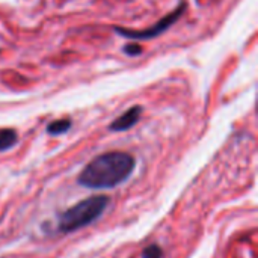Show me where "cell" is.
<instances>
[{
  "mask_svg": "<svg viewBox=\"0 0 258 258\" xmlns=\"http://www.w3.org/2000/svg\"><path fill=\"white\" fill-rule=\"evenodd\" d=\"M136 160L124 151L104 153L91 160L79 175V184L86 189H113L124 183L135 171Z\"/></svg>",
  "mask_w": 258,
  "mask_h": 258,
  "instance_id": "cell-1",
  "label": "cell"
},
{
  "mask_svg": "<svg viewBox=\"0 0 258 258\" xmlns=\"http://www.w3.org/2000/svg\"><path fill=\"white\" fill-rule=\"evenodd\" d=\"M107 206H109L107 197H92L80 201L79 204L65 210L59 216V222H57L59 231L73 233L91 225L103 215Z\"/></svg>",
  "mask_w": 258,
  "mask_h": 258,
  "instance_id": "cell-2",
  "label": "cell"
},
{
  "mask_svg": "<svg viewBox=\"0 0 258 258\" xmlns=\"http://www.w3.org/2000/svg\"><path fill=\"white\" fill-rule=\"evenodd\" d=\"M186 8H187V5L184 2H181L177 9H174L171 14H168L166 17L159 20L150 29H145V30H130V29H124V27H115V32L119 33L121 36L130 38V39H150V38H156V36L162 35L163 32H166L171 26H174L181 18V15L184 14Z\"/></svg>",
  "mask_w": 258,
  "mask_h": 258,
  "instance_id": "cell-3",
  "label": "cell"
},
{
  "mask_svg": "<svg viewBox=\"0 0 258 258\" xmlns=\"http://www.w3.org/2000/svg\"><path fill=\"white\" fill-rule=\"evenodd\" d=\"M141 113H142V107L141 106H133L125 113H122L119 118H116L109 125V130H112V132H125V130H130L139 121Z\"/></svg>",
  "mask_w": 258,
  "mask_h": 258,
  "instance_id": "cell-4",
  "label": "cell"
},
{
  "mask_svg": "<svg viewBox=\"0 0 258 258\" xmlns=\"http://www.w3.org/2000/svg\"><path fill=\"white\" fill-rule=\"evenodd\" d=\"M18 141L15 130L12 128H0V153L11 150Z\"/></svg>",
  "mask_w": 258,
  "mask_h": 258,
  "instance_id": "cell-5",
  "label": "cell"
},
{
  "mask_svg": "<svg viewBox=\"0 0 258 258\" xmlns=\"http://www.w3.org/2000/svg\"><path fill=\"white\" fill-rule=\"evenodd\" d=\"M71 128V121L70 119H57V121H53L47 125V133L48 135H62V133H67L68 130Z\"/></svg>",
  "mask_w": 258,
  "mask_h": 258,
  "instance_id": "cell-6",
  "label": "cell"
},
{
  "mask_svg": "<svg viewBox=\"0 0 258 258\" xmlns=\"http://www.w3.org/2000/svg\"><path fill=\"white\" fill-rule=\"evenodd\" d=\"M163 257V251L159 245H150L144 249L142 258H162Z\"/></svg>",
  "mask_w": 258,
  "mask_h": 258,
  "instance_id": "cell-7",
  "label": "cell"
},
{
  "mask_svg": "<svg viewBox=\"0 0 258 258\" xmlns=\"http://www.w3.org/2000/svg\"><path fill=\"white\" fill-rule=\"evenodd\" d=\"M124 51L127 54H130V56H138V54L142 53V47L138 45V44H128V45L124 47Z\"/></svg>",
  "mask_w": 258,
  "mask_h": 258,
  "instance_id": "cell-8",
  "label": "cell"
}]
</instances>
